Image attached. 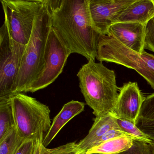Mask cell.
I'll return each instance as SVG.
<instances>
[{
    "label": "cell",
    "mask_w": 154,
    "mask_h": 154,
    "mask_svg": "<svg viewBox=\"0 0 154 154\" xmlns=\"http://www.w3.org/2000/svg\"><path fill=\"white\" fill-rule=\"evenodd\" d=\"M52 27L71 54L96 58L100 35L94 27L89 0H46Z\"/></svg>",
    "instance_id": "obj_1"
},
{
    "label": "cell",
    "mask_w": 154,
    "mask_h": 154,
    "mask_svg": "<svg viewBox=\"0 0 154 154\" xmlns=\"http://www.w3.org/2000/svg\"><path fill=\"white\" fill-rule=\"evenodd\" d=\"M77 76L81 92L95 117L111 112L119 94L115 72L104 66L103 62L90 60L82 66Z\"/></svg>",
    "instance_id": "obj_2"
},
{
    "label": "cell",
    "mask_w": 154,
    "mask_h": 154,
    "mask_svg": "<svg viewBox=\"0 0 154 154\" xmlns=\"http://www.w3.org/2000/svg\"><path fill=\"white\" fill-rule=\"evenodd\" d=\"M52 28L46 0L38 12L31 37L26 46L19 72L11 91L12 95L25 92L39 73L45 62L47 42Z\"/></svg>",
    "instance_id": "obj_3"
},
{
    "label": "cell",
    "mask_w": 154,
    "mask_h": 154,
    "mask_svg": "<svg viewBox=\"0 0 154 154\" xmlns=\"http://www.w3.org/2000/svg\"><path fill=\"white\" fill-rule=\"evenodd\" d=\"M11 100L20 137L25 140L44 137L52 124L48 106L22 93L13 94Z\"/></svg>",
    "instance_id": "obj_4"
},
{
    "label": "cell",
    "mask_w": 154,
    "mask_h": 154,
    "mask_svg": "<svg viewBox=\"0 0 154 154\" xmlns=\"http://www.w3.org/2000/svg\"><path fill=\"white\" fill-rule=\"evenodd\" d=\"M96 59L133 69L146 81L154 90V55L144 51L137 53L114 38L100 35Z\"/></svg>",
    "instance_id": "obj_5"
},
{
    "label": "cell",
    "mask_w": 154,
    "mask_h": 154,
    "mask_svg": "<svg viewBox=\"0 0 154 154\" xmlns=\"http://www.w3.org/2000/svg\"><path fill=\"white\" fill-rule=\"evenodd\" d=\"M44 0H1L9 34L17 43L26 46L35 20Z\"/></svg>",
    "instance_id": "obj_6"
},
{
    "label": "cell",
    "mask_w": 154,
    "mask_h": 154,
    "mask_svg": "<svg viewBox=\"0 0 154 154\" xmlns=\"http://www.w3.org/2000/svg\"><path fill=\"white\" fill-rule=\"evenodd\" d=\"M26 47L11 37L4 22L0 29V98L12 96Z\"/></svg>",
    "instance_id": "obj_7"
},
{
    "label": "cell",
    "mask_w": 154,
    "mask_h": 154,
    "mask_svg": "<svg viewBox=\"0 0 154 154\" xmlns=\"http://www.w3.org/2000/svg\"><path fill=\"white\" fill-rule=\"evenodd\" d=\"M71 54L52 27L47 42L44 66L25 92H35L53 83L62 73Z\"/></svg>",
    "instance_id": "obj_8"
},
{
    "label": "cell",
    "mask_w": 154,
    "mask_h": 154,
    "mask_svg": "<svg viewBox=\"0 0 154 154\" xmlns=\"http://www.w3.org/2000/svg\"><path fill=\"white\" fill-rule=\"evenodd\" d=\"M135 0H89L94 27L100 35H106L108 29L117 22L121 13Z\"/></svg>",
    "instance_id": "obj_9"
},
{
    "label": "cell",
    "mask_w": 154,
    "mask_h": 154,
    "mask_svg": "<svg viewBox=\"0 0 154 154\" xmlns=\"http://www.w3.org/2000/svg\"><path fill=\"white\" fill-rule=\"evenodd\" d=\"M145 98L136 82L124 84L119 89L111 113L117 119L129 121L137 125Z\"/></svg>",
    "instance_id": "obj_10"
},
{
    "label": "cell",
    "mask_w": 154,
    "mask_h": 154,
    "mask_svg": "<svg viewBox=\"0 0 154 154\" xmlns=\"http://www.w3.org/2000/svg\"><path fill=\"white\" fill-rule=\"evenodd\" d=\"M146 25L132 22H117L112 25L106 35L114 38L128 48L141 54L144 49Z\"/></svg>",
    "instance_id": "obj_11"
},
{
    "label": "cell",
    "mask_w": 154,
    "mask_h": 154,
    "mask_svg": "<svg viewBox=\"0 0 154 154\" xmlns=\"http://www.w3.org/2000/svg\"><path fill=\"white\" fill-rule=\"evenodd\" d=\"M85 106L84 103L78 101L72 100L65 104L54 118L50 129L44 137L43 146L45 147L48 146L67 122L84 110Z\"/></svg>",
    "instance_id": "obj_12"
},
{
    "label": "cell",
    "mask_w": 154,
    "mask_h": 154,
    "mask_svg": "<svg viewBox=\"0 0 154 154\" xmlns=\"http://www.w3.org/2000/svg\"><path fill=\"white\" fill-rule=\"evenodd\" d=\"M154 17L152 0H135L118 17L117 22H132L146 25Z\"/></svg>",
    "instance_id": "obj_13"
},
{
    "label": "cell",
    "mask_w": 154,
    "mask_h": 154,
    "mask_svg": "<svg viewBox=\"0 0 154 154\" xmlns=\"http://www.w3.org/2000/svg\"><path fill=\"white\" fill-rule=\"evenodd\" d=\"M113 129L120 128L111 112L100 118L96 117L87 136L78 143L79 148L86 153L91 149L96 140Z\"/></svg>",
    "instance_id": "obj_14"
},
{
    "label": "cell",
    "mask_w": 154,
    "mask_h": 154,
    "mask_svg": "<svg viewBox=\"0 0 154 154\" xmlns=\"http://www.w3.org/2000/svg\"><path fill=\"white\" fill-rule=\"evenodd\" d=\"M135 139L129 136H123L109 140L87 151L86 154H119L130 148Z\"/></svg>",
    "instance_id": "obj_15"
},
{
    "label": "cell",
    "mask_w": 154,
    "mask_h": 154,
    "mask_svg": "<svg viewBox=\"0 0 154 154\" xmlns=\"http://www.w3.org/2000/svg\"><path fill=\"white\" fill-rule=\"evenodd\" d=\"M15 127L11 97L0 98V142Z\"/></svg>",
    "instance_id": "obj_16"
},
{
    "label": "cell",
    "mask_w": 154,
    "mask_h": 154,
    "mask_svg": "<svg viewBox=\"0 0 154 154\" xmlns=\"http://www.w3.org/2000/svg\"><path fill=\"white\" fill-rule=\"evenodd\" d=\"M25 140L21 138L16 127L0 142V154H15Z\"/></svg>",
    "instance_id": "obj_17"
},
{
    "label": "cell",
    "mask_w": 154,
    "mask_h": 154,
    "mask_svg": "<svg viewBox=\"0 0 154 154\" xmlns=\"http://www.w3.org/2000/svg\"><path fill=\"white\" fill-rule=\"evenodd\" d=\"M115 119L120 129L129 136L132 137L135 140L142 141L149 144L153 143V140L137 125L126 120L117 119L115 117Z\"/></svg>",
    "instance_id": "obj_18"
},
{
    "label": "cell",
    "mask_w": 154,
    "mask_h": 154,
    "mask_svg": "<svg viewBox=\"0 0 154 154\" xmlns=\"http://www.w3.org/2000/svg\"><path fill=\"white\" fill-rule=\"evenodd\" d=\"M40 154H86V153L79 148L78 143L73 142L52 149L47 148L42 144Z\"/></svg>",
    "instance_id": "obj_19"
},
{
    "label": "cell",
    "mask_w": 154,
    "mask_h": 154,
    "mask_svg": "<svg viewBox=\"0 0 154 154\" xmlns=\"http://www.w3.org/2000/svg\"><path fill=\"white\" fill-rule=\"evenodd\" d=\"M138 121H154V93L145 98Z\"/></svg>",
    "instance_id": "obj_20"
},
{
    "label": "cell",
    "mask_w": 154,
    "mask_h": 154,
    "mask_svg": "<svg viewBox=\"0 0 154 154\" xmlns=\"http://www.w3.org/2000/svg\"><path fill=\"white\" fill-rule=\"evenodd\" d=\"M119 154H154L151 144L134 140L133 145L128 150Z\"/></svg>",
    "instance_id": "obj_21"
},
{
    "label": "cell",
    "mask_w": 154,
    "mask_h": 154,
    "mask_svg": "<svg viewBox=\"0 0 154 154\" xmlns=\"http://www.w3.org/2000/svg\"><path fill=\"white\" fill-rule=\"evenodd\" d=\"M144 49H147L154 53V17L146 25Z\"/></svg>",
    "instance_id": "obj_22"
},
{
    "label": "cell",
    "mask_w": 154,
    "mask_h": 154,
    "mask_svg": "<svg viewBox=\"0 0 154 154\" xmlns=\"http://www.w3.org/2000/svg\"><path fill=\"white\" fill-rule=\"evenodd\" d=\"M37 140H25L15 154H35Z\"/></svg>",
    "instance_id": "obj_23"
},
{
    "label": "cell",
    "mask_w": 154,
    "mask_h": 154,
    "mask_svg": "<svg viewBox=\"0 0 154 154\" xmlns=\"http://www.w3.org/2000/svg\"><path fill=\"white\" fill-rule=\"evenodd\" d=\"M137 126L154 141V121H138Z\"/></svg>",
    "instance_id": "obj_24"
},
{
    "label": "cell",
    "mask_w": 154,
    "mask_h": 154,
    "mask_svg": "<svg viewBox=\"0 0 154 154\" xmlns=\"http://www.w3.org/2000/svg\"><path fill=\"white\" fill-rule=\"evenodd\" d=\"M44 137H41L38 139L36 140V146L35 150V154H40L41 153V146H42V141Z\"/></svg>",
    "instance_id": "obj_25"
},
{
    "label": "cell",
    "mask_w": 154,
    "mask_h": 154,
    "mask_svg": "<svg viewBox=\"0 0 154 154\" xmlns=\"http://www.w3.org/2000/svg\"><path fill=\"white\" fill-rule=\"evenodd\" d=\"M151 146H152V148H153V153L154 154V141H153V143L151 144Z\"/></svg>",
    "instance_id": "obj_26"
},
{
    "label": "cell",
    "mask_w": 154,
    "mask_h": 154,
    "mask_svg": "<svg viewBox=\"0 0 154 154\" xmlns=\"http://www.w3.org/2000/svg\"><path fill=\"white\" fill-rule=\"evenodd\" d=\"M152 2H153V4H154V0H152Z\"/></svg>",
    "instance_id": "obj_27"
},
{
    "label": "cell",
    "mask_w": 154,
    "mask_h": 154,
    "mask_svg": "<svg viewBox=\"0 0 154 154\" xmlns=\"http://www.w3.org/2000/svg\"></svg>",
    "instance_id": "obj_28"
}]
</instances>
